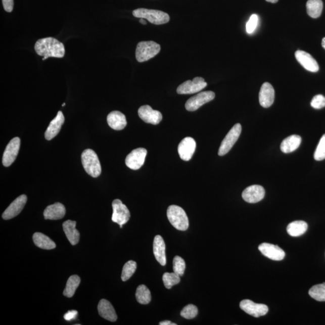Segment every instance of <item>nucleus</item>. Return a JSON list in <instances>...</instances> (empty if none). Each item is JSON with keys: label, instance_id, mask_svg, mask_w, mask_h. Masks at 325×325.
Returning a JSON list of instances; mask_svg holds the SVG:
<instances>
[{"label": "nucleus", "instance_id": "nucleus-1", "mask_svg": "<svg viewBox=\"0 0 325 325\" xmlns=\"http://www.w3.org/2000/svg\"><path fill=\"white\" fill-rule=\"evenodd\" d=\"M37 55L42 56V61L49 58H62L65 54L64 43L54 37L39 39L34 46Z\"/></svg>", "mask_w": 325, "mask_h": 325}, {"label": "nucleus", "instance_id": "nucleus-2", "mask_svg": "<svg viewBox=\"0 0 325 325\" xmlns=\"http://www.w3.org/2000/svg\"><path fill=\"white\" fill-rule=\"evenodd\" d=\"M82 165L86 172L94 178L99 177L102 173V166L97 154L90 149L84 150L81 154Z\"/></svg>", "mask_w": 325, "mask_h": 325}, {"label": "nucleus", "instance_id": "nucleus-3", "mask_svg": "<svg viewBox=\"0 0 325 325\" xmlns=\"http://www.w3.org/2000/svg\"><path fill=\"white\" fill-rule=\"evenodd\" d=\"M167 216L171 225L179 231H185L189 228V219L185 211L180 207L170 206L167 210Z\"/></svg>", "mask_w": 325, "mask_h": 325}, {"label": "nucleus", "instance_id": "nucleus-4", "mask_svg": "<svg viewBox=\"0 0 325 325\" xmlns=\"http://www.w3.org/2000/svg\"><path fill=\"white\" fill-rule=\"evenodd\" d=\"M160 45L154 41H143L137 44L135 58L138 62H144L154 58L160 51Z\"/></svg>", "mask_w": 325, "mask_h": 325}, {"label": "nucleus", "instance_id": "nucleus-5", "mask_svg": "<svg viewBox=\"0 0 325 325\" xmlns=\"http://www.w3.org/2000/svg\"><path fill=\"white\" fill-rule=\"evenodd\" d=\"M132 15L135 18L146 19L150 23L156 25L168 23L170 20L169 15L165 12L144 8L135 9Z\"/></svg>", "mask_w": 325, "mask_h": 325}, {"label": "nucleus", "instance_id": "nucleus-6", "mask_svg": "<svg viewBox=\"0 0 325 325\" xmlns=\"http://www.w3.org/2000/svg\"><path fill=\"white\" fill-rule=\"evenodd\" d=\"M241 132L242 126L241 124H237L233 126L220 145L218 152L219 156H225L231 150L241 135Z\"/></svg>", "mask_w": 325, "mask_h": 325}, {"label": "nucleus", "instance_id": "nucleus-7", "mask_svg": "<svg viewBox=\"0 0 325 325\" xmlns=\"http://www.w3.org/2000/svg\"><path fill=\"white\" fill-rule=\"evenodd\" d=\"M113 214L112 220L118 223L120 228L128 222L130 218V213L128 208L120 200H115L112 203Z\"/></svg>", "mask_w": 325, "mask_h": 325}, {"label": "nucleus", "instance_id": "nucleus-8", "mask_svg": "<svg viewBox=\"0 0 325 325\" xmlns=\"http://www.w3.org/2000/svg\"><path fill=\"white\" fill-rule=\"evenodd\" d=\"M214 97L215 94L212 91H203L189 99L185 104V109L189 112L196 111L205 104L212 101Z\"/></svg>", "mask_w": 325, "mask_h": 325}, {"label": "nucleus", "instance_id": "nucleus-9", "mask_svg": "<svg viewBox=\"0 0 325 325\" xmlns=\"http://www.w3.org/2000/svg\"><path fill=\"white\" fill-rule=\"evenodd\" d=\"M207 86V83L202 77H196L193 80H188L179 85L177 93L180 95L193 94L199 92Z\"/></svg>", "mask_w": 325, "mask_h": 325}, {"label": "nucleus", "instance_id": "nucleus-10", "mask_svg": "<svg viewBox=\"0 0 325 325\" xmlns=\"http://www.w3.org/2000/svg\"><path fill=\"white\" fill-rule=\"evenodd\" d=\"M147 150L143 148H138L132 151L126 157L125 164L128 168L132 170L140 169L144 165Z\"/></svg>", "mask_w": 325, "mask_h": 325}, {"label": "nucleus", "instance_id": "nucleus-11", "mask_svg": "<svg viewBox=\"0 0 325 325\" xmlns=\"http://www.w3.org/2000/svg\"><path fill=\"white\" fill-rule=\"evenodd\" d=\"M240 307L247 314L255 317L263 316L267 313L269 308L267 305L257 304L249 299L243 300L240 303Z\"/></svg>", "mask_w": 325, "mask_h": 325}, {"label": "nucleus", "instance_id": "nucleus-12", "mask_svg": "<svg viewBox=\"0 0 325 325\" xmlns=\"http://www.w3.org/2000/svg\"><path fill=\"white\" fill-rule=\"evenodd\" d=\"M21 140L19 137L12 138L6 148L3 156V164L5 167L10 166L15 162L19 150H20Z\"/></svg>", "mask_w": 325, "mask_h": 325}, {"label": "nucleus", "instance_id": "nucleus-13", "mask_svg": "<svg viewBox=\"0 0 325 325\" xmlns=\"http://www.w3.org/2000/svg\"><path fill=\"white\" fill-rule=\"evenodd\" d=\"M138 115L145 122L153 125L159 124L163 119L162 113L148 105L141 107L138 110Z\"/></svg>", "mask_w": 325, "mask_h": 325}, {"label": "nucleus", "instance_id": "nucleus-14", "mask_svg": "<svg viewBox=\"0 0 325 325\" xmlns=\"http://www.w3.org/2000/svg\"><path fill=\"white\" fill-rule=\"evenodd\" d=\"M27 197L26 195H22L18 197L11 204L7 209L3 213L2 217L5 220H9L18 215L23 210L26 204Z\"/></svg>", "mask_w": 325, "mask_h": 325}, {"label": "nucleus", "instance_id": "nucleus-15", "mask_svg": "<svg viewBox=\"0 0 325 325\" xmlns=\"http://www.w3.org/2000/svg\"><path fill=\"white\" fill-rule=\"evenodd\" d=\"M258 249L265 257L272 260L281 261L285 258V252L277 245L264 243L259 245Z\"/></svg>", "mask_w": 325, "mask_h": 325}, {"label": "nucleus", "instance_id": "nucleus-16", "mask_svg": "<svg viewBox=\"0 0 325 325\" xmlns=\"http://www.w3.org/2000/svg\"><path fill=\"white\" fill-rule=\"evenodd\" d=\"M264 196V189L259 185L249 186L242 193L243 199L247 203L251 204L261 201Z\"/></svg>", "mask_w": 325, "mask_h": 325}, {"label": "nucleus", "instance_id": "nucleus-17", "mask_svg": "<svg viewBox=\"0 0 325 325\" xmlns=\"http://www.w3.org/2000/svg\"><path fill=\"white\" fill-rule=\"evenodd\" d=\"M197 147V144L193 138L185 137L179 143L178 152L179 157L184 161H189L193 156Z\"/></svg>", "mask_w": 325, "mask_h": 325}, {"label": "nucleus", "instance_id": "nucleus-18", "mask_svg": "<svg viewBox=\"0 0 325 325\" xmlns=\"http://www.w3.org/2000/svg\"><path fill=\"white\" fill-rule=\"evenodd\" d=\"M295 58L306 70L312 72H317L319 70L317 61L310 54L302 50H298L295 53Z\"/></svg>", "mask_w": 325, "mask_h": 325}, {"label": "nucleus", "instance_id": "nucleus-19", "mask_svg": "<svg viewBox=\"0 0 325 325\" xmlns=\"http://www.w3.org/2000/svg\"><path fill=\"white\" fill-rule=\"evenodd\" d=\"M274 100V90L269 83H264L261 87L259 93V102L264 108H269Z\"/></svg>", "mask_w": 325, "mask_h": 325}, {"label": "nucleus", "instance_id": "nucleus-20", "mask_svg": "<svg viewBox=\"0 0 325 325\" xmlns=\"http://www.w3.org/2000/svg\"><path fill=\"white\" fill-rule=\"evenodd\" d=\"M65 122V117L61 111H59L56 117L50 122L45 133L47 140L51 141L55 137L61 130V127Z\"/></svg>", "mask_w": 325, "mask_h": 325}, {"label": "nucleus", "instance_id": "nucleus-21", "mask_svg": "<svg viewBox=\"0 0 325 325\" xmlns=\"http://www.w3.org/2000/svg\"><path fill=\"white\" fill-rule=\"evenodd\" d=\"M153 252L157 261L162 266H165L166 264V245L162 236L157 235L154 238Z\"/></svg>", "mask_w": 325, "mask_h": 325}, {"label": "nucleus", "instance_id": "nucleus-22", "mask_svg": "<svg viewBox=\"0 0 325 325\" xmlns=\"http://www.w3.org/2000/svg\"><path fill=\"white\" fill-rule=\"evenodd\" d=\"M65 207L64 205L60 203L50 205L43 211L44 218L46 220L61 219L65 216Z\"/></svg>", "mask_w": 325, "mask_h": 325}, {"label": "nucleus", "instance_id": "nucleus-23", "mask_svg": "<svg viewBox=\"0 0 325 325\" xmlns=\"http://www.w3.org/2000/svg\"><path fill=\"white\" fill-rule=\"evenodd\" d=\"M99 314L103 318L110 321H115L118 316L114 308L110 302L106 299H102L98 305Z\"/></svg>", "mask_w": 325, "mask_h": 325}, {"label": "nucleus", "instance_id": "nucleus-24", "mask_svg": "<svg viewBox=\"0 0 325 325\" xmlns=\"http://www.w3.org/2000/svg\"><path fill=\"white\" fill-rule=\"evenodd\" d=\"M107 123L113 130H122L127 122L125 116L119 111H113L107 116Z\"/></svg>", "mask_w": 325, "mask_h": 325}, {"label": "nucleus", "instance_id": "nucleus-25", "mask_svg": "<svg viewBox=\"0 0 325 325\" xmlns=\"http://www.w3.org/2000/svg\"><path fill=\"white\" fill-rule=\"evenodd\" d=\"M76 222L71 220H66L63 223V228L66 238L72 245H76L80 241V233L75 228Z\"/></svg>", "mask_w": 325, "mask_h": 325}, {"label": "nucleus", "instance_id": "nucleus-26", "mask_svg": "<svg viewBox=\"0 0 325 325\" xmlns=\"http://www.w3.org/2000/svg\"><path fill=\"white\" fill-rule=\"evenodd\" d=\"M302 138L298 135H292L287 137L281 144V150L285 154L293 152L297 150L301 145Z\"/></svg>", "mask_w": 325, "mask_h": 325}, {"label": "nucleus", "instance_id": "nucleus-27", "mask_svg": "<svg viewBox=\"0 0 325 325\" xmlns=\"http://www.w3.org/2000/svg\"><path fill=\"white\" fill-rule=\"evenodd\" d=\"M34 244L36 247L46 249V250H51L56 248V245L52 240L45 235L40 233H35L33 236Z\"/></svg>", "mask_w": 325, "mask_h": 325}, {"label": "nucleus", "instance_id": "nucleus-28", "mask_svg": "<svg viewBox=\"0 0 325 325\" xmlns=\"http://www.w3.org/2000/svg\"><path fill=\"white\" fill-rule=\"evenodd\" d=\"M308 229V224L302 220H296L289 224L287 231L290 236L299 237L304 234Z\"/></svg>", "mask_w": 325, "mask_h": 325}, {"label": "nucleus", "instance_id": "nucleus-29", "mask_svg": "<svg viewBox=\"0 0 325 325\" xmlns=\"http://www.w3.org/2000/svg\"><path fill=\"white\" fill-rule=\"evenodd\" d=\"M323 6L321 0H308L307 3L308 15L312 18L320 17L323 11Z\"/></svg>", "mask_w": 325, "mask_h": 325}, {"label": "nucleus", "instance_id": "nucleus-30", "mask_svg": "<svg viewBox=\"0 0 325 325\" xmlns=\"http://www.w3.org/2000/svg\"><path fill=\"white\" fill-rule=\"evenodd\" d=\"M80 277L76 274L69 277L64 291V295L69 298H72L74 295L78 287L80 285Z\"/></svg>", "mask_w": 325, "mask_h": 325}, {"label": "nucleus", "instance_id": "nucleus-31", "mask_svg": "<svg viewBox=\"0 0 325 325\" xmlns=\"http://www.w3.org/2000/svg\"><path fill=\"white\" fill-rule=\"evenodd\" d=\"M135 298L137 301L141 304H149L151 301V295L150 290L144 285L138 286L135 292Z\"/></svg>", "mask_w": 325, "mask_h": 325}, {"label": "nucleus", "instance_id": "nucleus-32", "mask_svg": "<svg viewBox=\"0 0 325 325\" xmlns=\"http://www.w3.org/2000/svg\"><path fill=\"white\" fill-rule=\"evenodd\" d=\"M309 295L317 301L325 302V283L311 287L309 290Z\"/></svg>", "mask_w": 325, "mask_h": 325}, {"label": "nucleus", "instance_id": "nucleus-33", "mask_svg": "<svg viewBox=\"0 0 325 325\" xmlns=\"http://www.w3.org/2000/svg\"><path fill=\"white\" fill-rule=\"evenodd\" d=\"M137 269V263L134 261L130 260L126 263L123 267L121 279L123 282H126L132 276Z\"/></svg>", "mask_w": 325, "mask_h": 325}, {"label": "nucleus", "instance_id": "nucleus-34", "mask_svg": "<svg viewBox=\"0 0 325 325\" xmlns=\"http://www.w3.org/2000/svg\"><path fill=\"white\" fill-rule=\"evenodd\" d=\"M180 281V276L174 272H166L163 274V282L166 289H171L173 286L178 285Z\"/></svg>", "mask_w": 325, "mask_h": 325}, {"label": "nucleus", "instance_id": "nucleus-35", "mask_svg": "<svg viewBox=\"0 0 325 325\" xmlns=\"http://www.w3.org/2000/svg\"><path fill=\"white\" fill-rule=\"evenodd\" d=\"M185 263L183 258L179 256H175L173 261V272L182 276L184 274L185 269Z\"/></svg>", "mask_w": 325, "mask_h": 325}, {"label": "nucleus", "instance_id": "nucleus-36", "mask_svg": "<svg viewBox=\"0 0 325 325\" xmlns=\"http://www.w3.org/2000/svg\"><path fill=\"white\" fill-rule=\"evenodd\" d=\"M198 308L195 305L189 304L182 309L181 315L186 319H192L198 315Z\"/></svg>", "mask_w": 325, "mask_h": 325}, {"label": "nucleus", "instance_id": "nucleus-37", "mask_svg": "<svg viewBox=\"0 0 325 325\" xmlns=\"http://www.w3.org/2000/svg\"><path fill=\"white\" fill-rule=\"evenodd\" d=\"M314 158L317 161L325 159V134L320 138L319 143L315 151Z\"/></svg>", "mask_w": 325, "mask_h": 325}, {"label": "nucleus", "instance_id": "nucleus-38", "mask_svg": "<svg viewBox=\"0 0 325 325\" xmlns=\"http://www.w3.org/2000/svg\"><path fill=\"white\" fill-rule=\"evenodd\" d=\"M311 106L315 109H321L325 107V97L322 95H317L312 99Z\"/></svg>", "mask_w": 325, "mask_h": 325}, {"label": "nucleus", "instance_id": "nucleus-39", "mask_svg": "<svg viewBox=\"0 0 325 325\" xmlns=\"http://www.w3.org/2000/svg\"><path fill=\"white\" fill-rule=\"evenodd\" d=\"M258 16L255 14L252 15L250 18H249V20L247 24V27H246V29H247V33L249 34L253 33L255 29H256V28L258 26Z\"/></svg>", "mask_w": 325, "mask_h": 325}, {"label": "nucleus", "instance_id": "nucleus-40", "mask_svg": "<svg viewBox=\"0 0 325 325\" xmlns=\"http://www.w3.org/2000/svg\"><path fill=\"white\" fill-rule=\"evenodd\" d=\"M3 8L5 11L11 12L14 9V0H2Z\"/></svg>", "mask_w": 325, "mask_h": 325}, {"label": "nucleus", "instance_id": "nucleus-41", "mask_svg": "<svg viewBox=\"0 0 325 325\" xmlns=\"http://www.w3.org/2000/svg\"><path fill=\"white\" fill-rule=\"evenodd\" d=\"M78 312L75 310L69 311L64 315V318L66 320L71 321L76 318Z\"/></svg>", "mask_w": 325, "mask_h": 325}, {"label": "nucleus", "instance_id": "nucleus-42", "mask_svg": "<svg viewBox=\"0 0 325 325\" xmlns=\"http://www.w3.org/2000/svg\"><path fill=\"white\" fill-rule=\"evenodd\" d=\"M159 324L160 325H176V323H172V321H170L169 320H164V321H161Z\"/></svg>", "mask_w": 325, "mask_h": 325}, {"label": "nucleus", "instance_id": "nucleus-43", "mask_svg": "<svg viewBox=\"0 0 325 325\" xmlns=\"http://www.w3.org/2000/svg\"><path fill=\"white\" fill-rule=\"evenodd\" d=\"M140 22L142 24L146 25L147 24L146 21H145L143 18H141Z\"/></svg>", "mask_w": 325, "mask_h": 325}, {"label": "nucleus", "instance_id": "nucleus-44", "mask_svg": "<svg viewBox=\"0 0 325 325\" xmlns=\"http://www.w3.org/2000/svg\"><path fill=\"white\" fill-rule=\"evenodd\" d=\"M321 45H322L323 48L325 50V37L321 41Z\"/></svg>", "mask_w": 325, "mask_h": 325}, {"label": "nucleus", "instance_id": "nucleus-45", "mask_svg": "<svg viewBox=\"0 0 325 325\" xmlns=\"http://www.w3.org/2000/svg\"><path fill=\"white\" fill-rule=\"evenodd\" d=\"M266 1L269 3H276L278 2V0H266Z\"/></svg>", "mask_w": 325, "mask_h": 325}, {"label": "nucleus", "instance_id": "nucleus-46", "mask_svg": "<svg viewBox=\"0 0 325 325\" xmlns=\"http://www.w3.org/2000/svg\"><path fill=\"white\" fill-rule=\"evenodd\" d=\"M65 105H66V104H65V103L63 104H62V107H64Z\"/></svg>", "mask_w": 325, "mask_h": 325}]
</instances>
